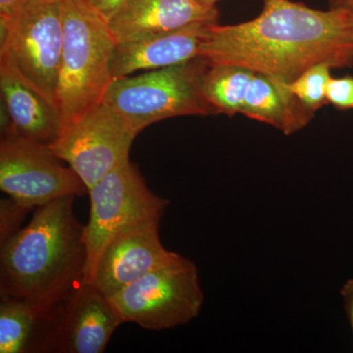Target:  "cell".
I'll return each instance as SVG.
<instances>
[{
	"label": "cell",
	"mask_w": 353,
	"mask_h": 353,
	"mask_svg": "<svg viewBox=\"0 0 353 353\" xmlns=\"http://www.w3.org/2000/svg\"><path fill=\"white\" fill-rule=\"evenodd\" d=\"M219 11L196 0H130L108 21L116 43L174 31L194 23H217Z\"/></svg>",
	"instance_id": "14"
},
{
	"label": "cell",
	"mask_w": 353,
	"mask_h": 353,
	"mask_svg": "<svg viewBox=\"0 0 353 353\" xmlns=\"http://www.w3.org/2000/svg\"><path fill=\"white\" fill-rule=\"evenodd\" d=\"M194 23L174 31L152 34L115 44L111 57L113 79L134 72L176 66L199 57V50L209 26Z\"/></svg>",
	"instance_id": "13"
},
{
	"label": "cell",
	"mask_w": 353,
	"mask_h": 353,
	"mask_svg": "<svg viewBox=\"0 0 353 353\" xmlns=\"http://www.w3.org/2000/svg\"><path fill=\"white\" fill-rule=\"evenodd\" d=\"M327 102L334 108L347 110L353 109V77L331 78L327 85Z\"/></svg>",
	"instance_id": "20"
},
{
	"label": "cell",
	"mask_w": 353,
	"mask_h": 353,
	"mask_svg": "<svg viewBox=\"0 0 353 353\" xmlns=\"http://www.w3.org/2000/svg\"><path fill=\"white\" fill-rule=\"evenodd\" d=\"M331 8L353 10V0H330Z\"/></svg>",
	"instance_id": "24"
},
{
	"label": "cell",
	"mask_w": 353,
	"mask_h": 353,
	"mask_svg": "<svg viewBox=\"0 0 353 353\" xmlns=\"http://www.w3.org/2000/svg\"><path fill=\"white\" fill-rule=\"evenodd\" d=\"M254 74L236 65H208L201 79L202 97L214 114H241Z\"/></svg>",
	"instance_id": "17"
},
{
	"label": "cell",
	"mask_w": 353,
	"mask_h": 353,
	"mask_svg": "<svg viewBox=\"0 0 353 353\" xmlns=\"http://www.w3.org/2000/svg\"><path fill=\"white\" fill-rule=\"evenodd\" d=\"M130 0H88L92 8L106 21L111 19Z\"/></svg>",
	"instance_id": "21"
},
{
	"label": "cell",
	"mask_w": 353,
	"mask_h": 353,
	"mask_svg": "<svg viewBox=\"0 0 353 353\" xmlns=\"http://www.w3.org/2000/svg\"><path fill=\"white\" fill-rule=\"evenodd\" d=\"M348 26H350V34L353 39V10H347Z\"/></svg>",
	"instance_id": "25"
},
{
	"label": "cell",
	"mask_w": 353,
	"mask_h": 353,
	"mask_svg": "<svg viewBox=\"0 0 353 353\" xmlns=\"http://www.w3.org/2000/svg\"><path fill=\"white\" fill-rule=\"evenodd\" d=\"M139 134L119 113L101 102L62 127L48 146L68 163L90 190L130 159L132 141Z\"/></svg>",
	"instance_id": "8"
},
{
	"label": "cell",
	"mask_w": 353,
	"mask_h": 353,
	"mask_svg": "<svg viewBox=\"0 0 353 353\" xmlns=\"http://www.w3.org/2000/svg\"><path fill=\"white\" fill-rule=\"evenodd\" d=\"M62 20L57 106L65 126L103 101L114 80L110 62L116 43L108 21L88 0H62Z\"/></svg>",
	"instance_id": "3"
},
{
	"label": "cell",
	"mask_w": 353,
	"mask_h": 353,
	"mask_svg": "<svg viewBox=\"0 0 353 353\" xmlns=\"http://www.w3.org/2000/svg\"><path fill=\"white\" fill-rule=\"evenodd\" d=\"M124 323L109 297L94 285L81 282L63 303V353L104 352Z\"/></svg>",
	"instance_id": "12"
},
{
	"label": "cell",
	"mask_w": 353,
	"mask_h": 353,
	"mask_svg": "<svg viewBox=\"0 0 353 353\" xmlns=\"http://www.w3.org/2000/svg\"><path fill=\"white\" fill-rule=\"evenodd\" d=\"M162 218H150L122 230L108 243L95 268L92 285L111 297L179 253L166 250L159 236Z\"/></svg>",
	"instance_id": "10"
},
{
	"label": "cell",
	"mask_w": 353,
	"mask_h": 353,
	"mask_svg": "<svg viewBox=\"0 0 353 353\" xmlns=\"http://www.w3.org/2000/svg\"><path fill=\"white\" fill-rule=\"evenodd\" d=\"M0 88L8 116L3 136L13 134L43 145L57 138L63 126L58 106L4 60H0Z\"/></svg>",
	"instance_id": "15"
},
{
	"label": "cell",
	"mask_w": 353,
	"mask_h": 353,
	"mask_svg": "<svg viewBox=\"0 0 353 353\" xmlns=\"http://www.w3.org/2000/svg\"><path fill=\"white\" fill-rule=\"evenodd\" d=\"M332 68L328 63L316 64L289 83L290 92L311 112L315 113L327 103V85L332 78Z\"/></svg>",
	"instance_id": "18"
},
{
	"label": "cell",
	"mask_w": 353,
	"mask_h": 353,
	"mask_svg": "<svg viewBox=\"0 0 353 353\" xmlns=\"http://www.w3.org/2000/svg\"><path fill=\"white\" fill-rule=\"evenodd\" d=\"M199 57L290 83L316 64H353L347 9L323 11L292 0H263L262 12L236 25L209 26Z\"/></svg>",
	"instance_id": "1"
},
{
	"label": "cell",
	"mask_w": 353,
	"mask_h": 353,
	"mask_svg": "<svg viewBox=\"0 0 353 353\" xmlns=\"http://www.w3.org/2000/svg\"><path fill=\"white\" fill-rule=\"evenodd\" d=\"M208 65L203 58L197 57L136 77L114 79L102 102L139 132L169 118L211 115L214 112L201 90Z\"/></svg>",
	"instance_id": "4"
},
{
	"label": "cell",
	"mask_w": 353,
	"mask_h": 353,
	"mask_svg": "<svg viewBox=\"0 0 353 353\" xmlns=\"http://www.w3.org/2000/svg\"><path fill=\"white\" fill-rule=\"evenodd\" d=\"M75 197L37 208L27 226L1 241V299L61 303L82 282L88 253L85 226L74 213Z\"/></svg>",
	"instance_id": "2"
},
{
	"label": "cell",
	"mask_w": 353,
	"mask_h": 353,
	"mask_svg": "<svg viewBox=\"0 0 353 353\" xmlns=\"http://www.w3.org/2000/svg\"><path fill=\"white\" fill-rule=\"evenodd\" d=\"M26 0H0V24H6L12 19Z\"/></svg>",
	"instance_id": "23"
},
{
	"label": "cell",
	"mask_w": 353,
	"mask_h": 353,
	"mask_svg": "<svg viewBox=\"0 0 353 353\" xmlns=\"http://www.w3.org/2000/svg\"><path fill=\"white\" fill-rule=\"evenodd\" d=\"M196 1L206 6H216V3H217L219 0H196Z\"/></svg>",
	"instance_id": "26"
},
{
	"label": "cell",
	"mask_w": 353,
	"mask_h": 353,
	"mask_svg": "<svg viewBox=\"0 0 353 353\" xmlns=\"http://www.w3.org/2000/svg\"><path fill=\"white\" fill-rule=\"evenodd\" d=\"M88 194L90 217L85 225L88 256L82 282L92 284L99 260L114 236L139 221L163 217L170 201L148 189L130 159L106 174Z\"/></svg>",
	"instance_id": "7"
},
{
	"label": "cell",
	"mask_w": 353,
	"mask_h": 353,
	"mask_svg": "<svg viewBox=\"0 0 353 353\" xmlns=\"http://www.w3.org/2000/svg\"><path fill=\"white\" fill-rule=\"evenodd\" d=\"M48 145L7 134L0 143V189L23 208L36 209L65 196L88 192L71 167Z\"/></svg>",
	"instance_id": "9"
},
{
	"label": "cell",
	"mask_w": 353,
	"mask_h": 353,
	"mask_svg": "<svg viewBox=\"0 0 353 353\" xmlns=\"http://www.w3.org/2000/svg\"><path fill=\"white\" fill-rule=\"evenodd\" d=\"M31 209L23 208L12 199H2L0 204V241L7 238L20 229L25 215Z\"/></svg>",
	"instance_id": "19"
},
{
	"label": "cell",
	"mask_w": 353,
	"mask_h": 353,
	"mask_svg": "<svg viewBox=\"0 0 353 353\" xmlns=\"http://www.w3.org/2000/svg\"><path fill=\"white\" fill-rule=\"evenodd\" d=\"M0 29V60L57 105L64 36L62 0H26Z\"/></svg>",
	"instance_id": "6"
},
{
	"label": "cell",
	"mask_w": 353,
	"mask_h": 353,
	"mask_svg": "<svg viewBox=\"0 0 353 353\" xmlns=\"http://www.w3.org/2000/svg\"><path fill=\"white\" fill-rule=\"evenodd\" d=\"M341 296L343 299V309L347 313L348 321L353 334V278L348 279L341 289Z\"/></svg>",
	"instance_id": "22"
},
{
	"label": "cell",
	"mask_w": 353,
	"mask_h": 353,
	"mask_svg": "<svg viewBox=\"0 0 353 353\" xmlns=\"http://www.w3.org/2000/svg\"><path fill=\"white\" fill-rule=\"evenodd\" d=\"M241 114L266 123L285 136L303 129L314 115L290 92L289 83L259 73L252 77Z\"/></svg>",
	"instance_id": "16"
},
{
	"label": "cell",
	"mask_w": 353,
	"mask_h": 353,
	"mask_svg": "<svg viewBox=\"0 0 353 353\" xmlns=\"http://www.w3.org/2000/svg\"><path fill=\"white\" fill-rule=\"evenodd\" d=\"M109 299L125 323L150 331L187 325L199 315L204 303L199 269L181 254Z\"/></svg>",
	"instance_id": "5"
},
{
	"label": "cell",
	"mask_w": 353,
	"mask_h": 353,
	"mask_svg": "<svg viewBox=\"0 0 353 353\" xmlns=\"http://www.w3.org/2000/svg\"><path fill=\"white\" fill-rule=\"evenodd\" d=\"M63 303L0 301V353H63Z\"/></svg>",
	"instance_id": "11"
}]
</instances>
